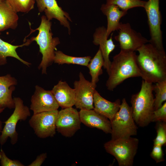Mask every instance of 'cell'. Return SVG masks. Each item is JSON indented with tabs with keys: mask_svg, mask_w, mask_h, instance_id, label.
Instances as JSON below:
<instances>
[{
	"mask_svg": "<svg viewBox=\"0 0 166 166\" xmlns=\"http://www.w3.org/2000/svg\"><path fill=\"white\" fill-rule=\"evenodd\" d=\"M137 51L138 66L144 80L156 83L166 79V54L164 50L160 49L151 43H146Z\"/></svg>",
	"mask_w": 166,
	"mask_h": 166,
	"instance_id": "obj_1",
	"label": "cell"
},
{
	"mask_svg": "<svg viewBox=\"0 0 166 166\" xmlns=\"http://www.w3.org/2000/svg\"><path fill=\"white\" fill-rule=\"evenodd\" d=\"M32 42L30 39L21 45H14L4 41L0 38V66L6 64L7 63V58L11 57L29 66L31 64L22 59L18 54L16 49L19 47L28 45Z\"/></svg>",
	"mask_w": 166,
	"mask_h": 166,
	"instance_id": "obj_22",
	"label": "cell"
},
{
	"mask_svg": "<svg viewBox=\"0 0 166 166\" xmlns=\"http://www.w3.org/2000/svg\"><path fill=\"white\" fill-rule=\"evenodd\" d=\"M104 65V59L99 49L94 57L90 59L87 66L89 69V73L91 77V82L96 87V84L99 81V77L103 73L102 68Z\"/></svg>",
	"mask_w": 166,
	"mask_h": 166,
	"instance_id": "obj_23",
	"label": "cell"
},
{
	"mask_svg": "<svg viewBox=\"0 0 166 166\" xmlns=\"http://www.w3.org/2000/svg\"><path fill=\"white\" fill-rule=\"evenodd\" d=\"M2 129V123L1 121L0 120V132H1Z\"/></svg>",
	"mask_w": 166,
	"mask_h": 166,
	"instance_id": "obj_33",
	"label": "cell"
},
{
	"mask_svg": "<svg viewBox=\"0 0 166 166\" xmlns=\"http://www.w3.org/2000/svg\"><path fill=\"white\" fill-rule=\"evenodd\" d=\"M91 57L89 56L76 57L67 55L60 50L55 52L53 62L58 65L76 64L87 66Z\"/></svg>",
	"mask_w": 166,
	"mask_h": 166,
	"instance_id": "obj_24",
	"label": "cell"
},
{
	"mask_svg": "<svg viewBox=\"0 0 166 166\" xmlns=\"http://www.w3.org/2000/svg\"><path fill=\"white\" fill-rule=\"evenodd\" d=\"M59 106L51 90L36 85L31 97L30 109L33 114L58 109Z\"/></svg>",
	"mask_w": 166,
	"mask_h": 166,
	"instance_id": "obj_13",
	"label": "cell"
},
{
	"mask_svg": "<svg viewBox=\"0 0 166 166\" xmlns=\"http://www.w3.org/2000/svg\"><path fill=\"white\" fill-rule=\"evenodd\" d=\"M156 122L155 128L157 135L153 140L154 145H165L166 144V122L161 121Z\"/></svg>",
	"mask_w": 166,
	"mask_h": 166,
	"instance_id": "obj_28",
	"label": "cell"
},
{
	"mask_svg": "<svg viewBox=\"0 0 166 166\" xmlns=\"http://www.w3.org/2000/svg\"><path fill=\"white\" fill-rule=\"evenodd\" d=\"M136 56L135 52L121 50L113 57L106 83L109 90L113 91L128 78L142 77L137 63Z\"/></svg>",
	"mask_w": 166,
	"mask_h": 166,
	"instance_id": "obj_2",
	"label": "cell"
},
{
	"mask_svg": "<svg viewBox=\"0 0 166 166\" xmlns=\"http://www.w3.org/2000/svg\"><path fill=\"white\" fill-rule=\"evenodd\" d=\"M153 91L152 83L143 80L140 91L132 96L130 102L132 117L140 127H146L151 122L154 110Z\"/></svg>",
	"mask_w": 166,
	"mask_h": 166,
	"instance_id": "obj_3",
	"label": "cell"
},
{
	"mask_svg": "<svg viewBox=\"0 0 166 166\" xmlns=\"http://www.w3.org/2000/svg\"><path fill=\"white\" fill-rule=\"evenodd\" d=\"M161 121L166 122V102L159 108L154 111L151 122Z\"/></svg>",
	"mask_w": 166,
	"mask_h": 166,
	"instance_id": "obj_29",
	"label": "cell"
},
{
	"mask_svg": "<svg viewBox=\"0 0 166 166\" xmlns=\"http://www.w3.org/2000/svg\"><path fill=\"white\" fill-rule=\"evenodd\" d=\"M138 143L137 138L130 136L111 139L104 146L106 151L115 157L119 166H132Z\"/></svg>",
	"mask_w": 166,
	"mask_h": 166,
	"instance_id": "obj_5",
	"label": "cell"
},
{
	"mask_svg": "<svg viewBox=\"0 0 166 166\" xmlns=\"http://www.w3.org/2000/svg\"><path fill=\"white\" fill-rule=\"evenodd\" d=\"M79 76V80L73 83L75 93L74 105L80 110L93 109L94 94L96 87L86 79L81 72Z\"/></svg>",
	"mask_w": 166,
	"mask_h": 166,
	"instance_id": "obj_12",
	"label": "cell"
},
{
	"mask_svg": "<svg viewBox=\"0 0 166 166\" xmlns=\"http://www.w3.org/2000/svg\"><path fill=\"white\" fill-rule=\"evenodd\" d=\"M162 146L154 145L152 150L150 154L151 157L156 162L159 163L164 161V154L162 148Z\"/></svg>",
	"mask_w": 166,
	"mask_h": 166,
	"instance_id": "obj_31",
	"label": "cell"
},
{
	"mask_svg": "<svg viewBox=\"0 0 166 166\" xmlns=\"http://www.w3.org/2000/svg\"><path fill=\"white\" fill-rule=\"evenodd\" d=\"M2 0H0V2L2 1Z\"/></svg>",
	"mask_w": 166,
	"mask_h": 166,
	"instance_id": "obj_35",
	"label": "cell"
},
{
	"mask_svg": "<svg viewBox=\"0 0 166 166\" xmlns=\"http://www.w3.org/2000/svg\"><path fill=\"white\" fill-rule=\"evenodd\" d=\"M81 123L76 109L72 107L62 109L58 112L56 129L62 135L71 137L80 128Z\"/></svg>",
	"mask_w": 166,
	"mask_h": 166,
	"instance_id": "obj_11",
	"label": "cell"
},
{
	"mask_svg": "<svg viewBox=\"0 0 166 166\" xmlns=\"http://www.w3.org/2000/svg\"><path fill=\"white\" fill-rule=\"evenodd\" d=\"M143 7L147 15L151 37L149 42L160 49L164 50L161 30L162 18L159 8V0L146 1Z\"/></svg>",
	"mask_w": 166,
	"mask_h": 166,
	"instance_id": "obj_8",
	"label": "cell"
},
{
	"mask_svg": "<svg viewBox=\"0 0 166 166\" xmlns=\"http://www.w3.org/2000/svg\"><path fill=\"white\" fill-rule=\"evenodd\" d=\"M101 10L107 17V25L106 29L108 38L113 32L119 30L120 20L127 14V11L121 10L116 5L106 3L101 5Z\"/></svg>",
	"mask_w": 166,
	"mask_h": 166,
	"instance_id": "obj_20",
	"label": "cell"
},
{
	"mask_svg": "<svg viewBox=\"0 0 166 166\" xmlns=\"http://www.w3.org/2000/svg\"><path fill=\"white\" fill-rule=\"evenodd\" d=\"M153 91L155 93L154 101V110L160 107L166 100V79L155 83Z\"/></svg>",
	"mask_w": 166,
	"mask_h": 166,
	"instance_id": "obj_25",
	"label": "cell"
},
{
	"mask_svg": "<svg viewBox=\"0 0 166 166\" xmlns=\"http://www.w3.org/2000/svg\"><path fill=\"white\" fill-rule=\"evenodd\" d=\"M110 122L111 139L137 134V127L132 117V108L125 98L122 100L119 110Z\"/></svg>",
	"mask_w": 166,
	"mask_h": 166,
	"instance_id": "obj_6",
	"label": "cell"
},
{
	"mask_svg": "<svg viewBox=\"0 0 166 166\" xmlns=\"http://www.w3.org/2000/svg\"><path fill=\"white\" fill-rule=\"evenodd\" d=\"M58 112L57 109L33 114L29 123L38 137L45 138L54 136Z\"/></svg>",
	"mask_w": 166,
	"mask_h": 166,
	"instance_id": "obj_9",
	"label": "cell"
},
{
	"mask_svg": "<svg viewBox=\"0 0 166 166\" xmlns=\"http://www.w3.org/2000/svg\"><path fill=\"white\" fill-rule=\"evenodd\" d=\"M17 13L6 0L0 2V32L16 29L18 20Z\"/></svg>",
	"mask_w": 166,
	"mask_h": 166,
	"instance_id": "obj_21",
	"label": "cell"
},
{
	"mask_svg": "<svg viewBox=\"0 0 166 166\" xmlns=\"http://www.w3.org/2000/svg\"><path fill=\"white\" fill-rule=\"evenodd\" d=\"M46 153H43L38 156L36 159L28 166H40L45 160L47 158Z\"/></svg>",
	"mask_w": 166,
	"mask_h": 166,
	"instance_id": "obj_32",
	"label": "cell"
},
{
	"mask_svg": "<svg viewBox=\"0 0 166 166\" xmlns=\"http://www.w3.org/2000/svg\"><path fill=\"white\" fill-rule=\"evenodd\" d=\"M17 13H28L34 8L35 0H6Z\"/></svg>",
	"mask_w": 166,
	"mask_h": 166,
	"instance_id": "obj_26",
	"label": "cell"
},
{
	"mask_svg": "<svg viewBox=\"0 0 166 166\" xmlns=\"http://www.w3.org/2000/svg\"><path fill=\"white\" fill-rule=\"evenodd\" d=\"M146 1L140 0H107L106 4L117 6L121 10L127 11L136 7H144Z\"/></svg>",
	"mask_w": 166,
	"mask_h": 166,
	"instance_id": "obj_27",
	"label": "cell"
},
{
	"mask_svg": "<svg viewBox=\"0 0 166 166\" xmlns=\"http://www.w3.org/2000/svg\"><path fill=\"white\" fill-rule=\"evenodd\" d=\"M15 103L14 110L8 119L4 122L5 125L2 129L0 135V144H4L8 138L12 145L16 144L18 139V133L16 127L19 121H25L30 116L29 108L25 105L23 101L19 97L14 98Z\"/></svg>",
	"mask_w": 166,
	"mask_h": 166,
	"instance_id": "obj_7",
	"label": "cell"
},
{
	"mask_svg": "<svg viewBox=\"0 0 166 166\" xmlns=\"http://www.w3.org/2000/svg\"><path fill=\"white\" fill-rule=\"evenodd\" d=\"M119 99L114 102L109 101L102 97L95 90L93 97V109L97 113L107 118L111 121L120 109Z\"/></svg>",
	"mask_w": 166,
	"mask_h": 166,
	"instance_id": "obj_19",
	"label": "cell"
},
{
	"mask_svg": "<svg viewBox=\"0 0 166 166\" xmlns=\"http://www.w3.org/2000/svg\"><path fill=\"white\" fill-rule=\"evenodd\" d=\"M4 109H0V114L3 111Z\"/></svg>",
	"mask_w": 166,
	"mask_h": 166,
	"instance_id": "obj_34",
	"label": "cell"
},
{
	"mask_svg": "<svg viewBox=\"0 0 166 166\" xmlns=\"http://www.w3.org/2000/svg\"><path fill=\"white\" fill-rule=\"evenodd\" d=\"M39 12H44L47 19L51 21L54 18L60 24L67 28L68 34H71L69 21L72 22L69 14L58 5L56 0H35Z\"/></svg>",
	"mask_w": 166,
	"mask_h": 166,
	"instance_id": "obj_14",
	"label": "cell"
},
{
	"mask_svg": "<svg viewBox=\"0 0 166 166\" xmlns=\"http://www.w3.org/2000/svg\"><path fill=\"white\" fill-rule=\"evenodd\" d=\"M51 91L59 107L62 109L72 107L75 105V93L66 81H59Z\"/></svg>",
	"mask_w": 166,
	"mask_h": 166,
	"instance_id": "obj_18",
	"label": "cell"
},
{
	"mask_svg": "<svg viewBox=\"0 0 166 166\" xmlns=\"http://www.w3.org/2000/svg\"><path fill=\"white\" fill-rule=\"evenodd\" d=\"M39 26L35 30L31 31L32 33L35 30L38 31V34L30 40L35 41L39 47V51L42 55V61L38 68L42 70V74H47V69L53 62L57 46L60 44L58 37H53L51 31L52 22L48 20L45 15L41 17Z\"/></svg>",
	"mask_w": 166,
	"mask_h": 166,
	"instance_id": "obj_4",
	"label": "cell"
},
{
	"mask_svg": "<svg viewBox=\"0 0 166 166\" xmlns=\"http://www.w3.org/2000/svg\"><path fill=\"white\" fill-rule=\"evenodd\" d=\"M108 39L107 35L106 29L104 26L99 27L96 29L93 35V43L95 45H99L104 60V68L106 69L108 75L109 73L111 61L109 59L110 53L114 50L116 45L112 38Z\"/></svg>",
	"mask_w": 166,
	"mask_h": 166,
	"instance_id": "obj_15",
	"label": "cell"
},
{
	"mask_svg": "<svg viewBox=\"0 0 166 166\" xmlns=\"http://www.w3.org/2000/svg\"><path fill=\"white\" fill-rule=\"evenodd\" d=\"M0 163L2 166H24L19 160L9 158L1 148L0 151Z\"/></svg>",
	"mask_w": 166,
	"mask_h": 166,
	"instance_id": "obj_30",
	"label": "cell"
},
{
	"mask_svg": "<svg viewBox=\"0 0 166 166\" xmlns=\"http://www.w3.org/2000/svg\"><path fill=\"white\" fill-rule=\"evenodd\" d=\"M17 84V79L10 74L0 76V109L14 108L12 95Z\"/></svg>",
	"mask_w": 166,
	"mask_h": 166,
	"instance_id": "obj_17",
	"label": "cell"
},
{
	"mask_svg": "<svg viewBox=\"0 0 166 166\" xmlns=\"http://www.w3.org/2000/svg\"><path fill=\"white\" fill-rule=\"evenodd\" d=\"M81 123L86 126L101 130L106 133L112 132L111 122L93 109H81L79 112Z\"/></svg>",
	"mask_w": 166,
	"mask_h": 166,
	"instance_id": "obj_16",
	"label": "cell"
},
{
	"mask_svg": "<svg viewBox=\"0 0 166 166\" xmlns=\"http://www.w3.org/2000/svg\"><path fill=\"white\" fill-rule=\"evenodd\" d=\"M118 34L114 37L119 43L121 50L133 51L137 50L149 40L132 29L128 23L120 22Z\"/></svg>",
	"mask_w": 166,
	"mask_h": 166,
	"instance_id": "obj_10",
	"label": "cell"
}]
</instances>
